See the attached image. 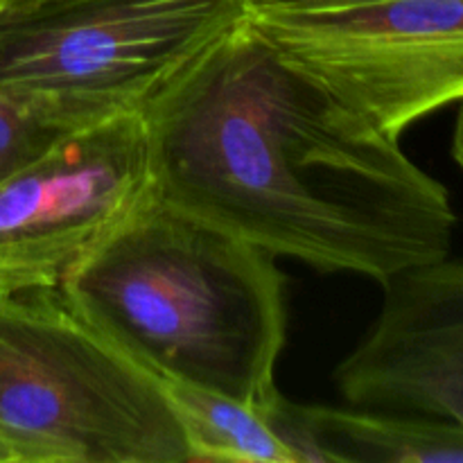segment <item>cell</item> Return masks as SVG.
Here are the masks:
<instances>
[{"label": "cell", "mask_w": 463, "mask_h": 463, "mask_svg": "<svg viewBox=\"0 0 463 463\" xmlns=\"http://www.w3.org/2000/svg\"><path fill=\"white\" fill-rule=\"evenodd\" d=\"M143 118L154 190L274 258L384 288L450 256L446 185L249 18Z\"/></svg>", "instance_id": "1"}, {"label": "cell", "mask_w": 463, "mask_h": 463, "mask_svg": "<svg viewBox=\"0 0 463 463\" xmlns=\"http://www.w3.org/2000/svg\"><path fill=\"white\" fill-rule=\"evenodd\" d=\"M57 292L161 380L240 401L276 389L288 335L276 258L165 202L154 185Z\"/></svg>", "instance_id": "2"}, {"label": "cell", "mask_w": 463, "mask_h": 463, "mask_svg": "<svg viewBox=\"0 0 463 463\" xmlns=\"http://www.w3.org/2000/svg\"><path fill=\"white\" fill-rule=\"evenodd\" d=\"M0 434L16 463H193L161 378L57 289L0 292Z\"/></svg>", "instance_id": "3"}, {"label": "cell", "mask_w": 463, "mask_h": 463, "mask_svg": "<svg viewBox=\"0 0 463 463\" xmlns=\"http://www.w3.org/2000/svg\"><path fill=\"white\" fill-rule=\"evenodd\" d=\"M247 0H0V93L68 129L143 113Z\"/></svg>", "instance_id": "4"}, {"label": "cell", "mask_w": 463, "mask_h": 463, "mask_svg": "<svg viewBox=\"0 0 463 463\" xmlns=\"http://www.w3.org/2000/svg\"><path fill=\"white\" fill-rule=\"evenodd\" d=\"M249 21L393 138L463 102V0H348L256 9Z\"/></svg>", "instance_id": "5"}, {"label": "cell", "mask_w": 463, "mask_h": 463, "mask_svg": "<svg viewBox=\"0 0 463 463\" xmlns=\"http://www.w3.org/2000/svg\"><path fill=\"white\" fill-rule=\"evenodd\" d=\"M149 190L143 113L63 134L0 184V292L57 289Z\"/></svg>", "instance_id": "6"}, {"label": "cell", "mask_w": 463, "mask_h": 463, "mask_svg": "<svg viewBox=\"0 0 463 463\" xmlns=\"http://www.w3.org/2000/svg\"><path fill=\"white\" fill-rule=\"evenodd\" d=\"M335 378L342 396L362 410L463 428V258L389 280L378 319Z\"/></svg>", "instance_id": "7"}, {"label": "cell", "mask_w": 463, "mask_h": 463, "mask_svg": "<svg viewBox=\"0 0 463 463\" xmlns=\"http://www.w3.org/2000/svg\"><path fill=\"white\" fill-rule=\"evenodd\" d=\"M194 461L324 463L306 405L288 401L279 389L240 401L181 380H161Z\"/></svg>", "instance_id": "8"}, {"label": "cell", "mask_w": 463, "mask_h": 463, "mask_svg": "<svg viewBox=\"0 0 463 463\" xmlns=\"http://www.w3.org/2000/svg\"><path fill=\"white\" fill-rule=\"evenodd\" d=\"M324 463H463V428L452 420L378 410L306 405Z\"/></svg>", "instance_id": "9"}, {"label": "cell", "mask_w": 463, "mask_h": 463, "mask_svg": "<svg viewBox=\"0 0 463 463\" xmlns=\"http://www.w3.org/2000/svg\"><path fill=\"white\" fill-rule=\"evenodd\" d=\"M68 131L72 129L41 109L0 93V184L39 158Z\"/></svg>", "instance_id": "10"}, {"label": "cell", "mask_w": 463, "mask_h": 463, "mask_svg": "<svg viewBox=\"0 0 463 463\" xmlns=\"http://www.w3.org/2000/svg\"><path fill=\"white\" fill-rule=\"evenodd\" d=\"M249 12L256 9H279V7H317V5L348 3V0H247Z\"/></svg>", "instance_id": "11"}, {"label": "cell", "mask_w": 463, "mask_h": 463, "mask_svg": "<svg viewBox=\"0 0 463 463\" xmlns=\"http://www.w3.org/2000/svg\"><path fill=\"white\" fill-rule=\"evenodd\" d=\"M452 156H455V161L459 163V167L463 170V102L459 109V116H457L455 134H452Z\"/></svg>", "instance_id": "12"}, {"label": "cell", "mask_w": 463, "mask_h": 463, "mask_svg": "<svg viewBox=\"0 0 463 463\" xmlns=\"http://www.w3.org/2000/svg\"><path fill=\"white\" fill-rule=\"evenodd\" d=\"M0 463H16V455H14L12 446H9L3 434H0Z\"/></svg>", "instance_id": "13"}, {"label": "cell", "mask_w": 463, "mask_h": 463, "mask_svg": "<svg viewBox=\"0 0 463 463\" xmlns=\"http://www.w3.org/2000/svg\"><path fill=\"white\" fill-rule=\"evenodd\" d=\"M5 3H25V0H5Z\"/></svg>", "instance_id": "14"}]
</instances>
